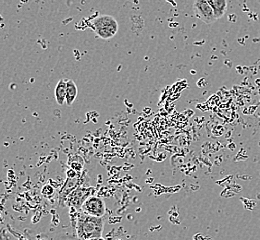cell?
I'll use <instances>...</instances> for the list:
<instances>
[{"label": "cell", "instance_id": "obj_1", "mask_svg": "<svg viewBox=\"0 0 260 240\" xmlns=\"http://www.w3.org/2000/svg\"><path fill=\"white\" fill-rule=\"evenodd\" d=\"M75 228L79 240L100 238L104 228V220L83 213L79 214Z\"/></svg>", "mask_w": 260, "mask_h": 240}, {"label": "cell", "instance_id": "obj_2", "mask_svg": "<svg viewBox=\"0 0 260 240\" xmlns=\"http://www.w3.org/2000/svg\"><path fill=\"white\" fill-rule=\"evenodd\" d=\"M92 25L95 34L103 40L112 39L119 31L118 21L110 15L99 16L93 21Z\"/></svg>", "mask_w": 260, "mask_h": 240}, {"label": "cell", "instance_id": "obj_3", "mask_svg": "<svg viewBox=\"0 0 260 240\" xmlns=\"http://www.w3.org/2000/svg\"><path fill=\"white\" fill-rule=\"evenodd\" d=\"M194 16L206 24H212L217 21L213 10L207 0H196L192 5Z\"/></svg>", "mask_w": 260, "mask_h": 240}, {"label": "cell", "instance_id": "obj_4", "mask_svg": "<svg viewBox=\"0 0 260 240\" xmlns=\"http://www.w3.org/2000/svg\"><path fill=\"white\" fill-rule=\"evenodd\" d=\"M82 211L91 216L102 218L106 214V204L104 201L99 197H89L83 204Z\"/></svg>", "mask_w": 260, "mask_h": 240}, {"label": "cell", "instance_id": "obj_5", "mask_svg": "<svg viewBox=\"0 0 260 240\" xmlns=\"http://www.w3.org/2000/svg\"><path fill=\"white\" fill-rule=\"evenodd\" d=\"M208 3L213 10L216 20L221 19L225 15L226 11L228 10V5H229L227 0H208Z\"/></svg>", "mask_w": 260, "mask_h": 240}, {"label": "cell", "instance_id": "obj_6", "mask_svg": "<svg viewBox=\"0 0 260 240\" xmlns=\"http://www.w3.org/2000/svg\"><path fill=\"white\" fill-rule=\"evenodd\" d=\"M78 95L77 85L73 79H68L66 83V104L69 106L73 105Z\"/></svg>", "mask_w": 260, "mask_h": 240}, {"label": "cell", "instance_id": "obj_7", "mask_svg": "<svg viewBox=\"0 0 260 240\" xmlns=\"http://www.w3.org/2000/svg\"><path fill=\"white\" fill-rule=\"evenodd\" d=\"M66 83L67 81L60 79L57 82L55 89V97L57 100V105H63L66 104Z\"/></svg>", "mask_w": 260, "mask_h": 240}, {"label": "cell", "instance_id": "obj_8", "mask_svg": "<svg viewBox=\"0 0 260 240\" xmlns=\"http://www.w3.org/2000/svg\"><path fill=\"white\" fill-rule=\"evenodd\" d=\"M90 240H98V238H96V239H90Z\"/></svg>", "mask_w": 260, "mask_h": 240}]
</instances>
